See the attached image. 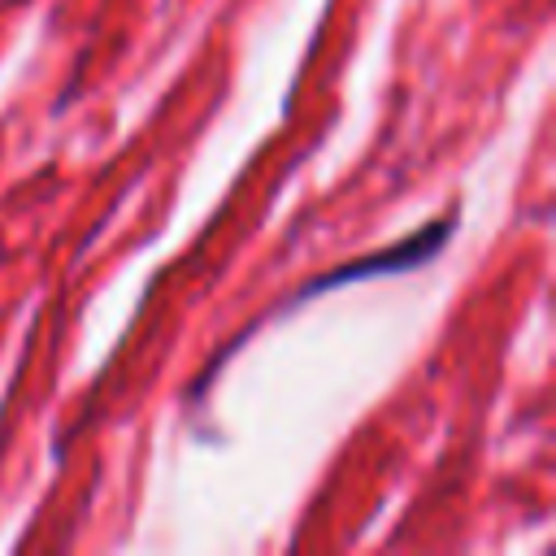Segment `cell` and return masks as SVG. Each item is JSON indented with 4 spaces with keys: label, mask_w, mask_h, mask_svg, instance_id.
Here are the masks:
<instances>
[{
    "label": "cell",
    "mask_w": 556,
    "mask_h": 556,
    "mask_svg": "<svg viewBox=\"0 0 556 556\" xmlns=\"http://www.w3.org/2000/svg\"><path fill=\"white\" fill-rule=\"evenodd\" d=\"M452 226H456V213H452V217H439V222H430V226H421L417 235L400 239V243L387 248V252H374V256H365V261H352V265H343V269H330L326 278L308 282V295H313V291H326V287H334V282H356V278H365V274H400V269H413V265L430 261V256L443 248V239L452 235Z\"/></svg>",
    "instance_id": "obj_1"
}]
</instances>
